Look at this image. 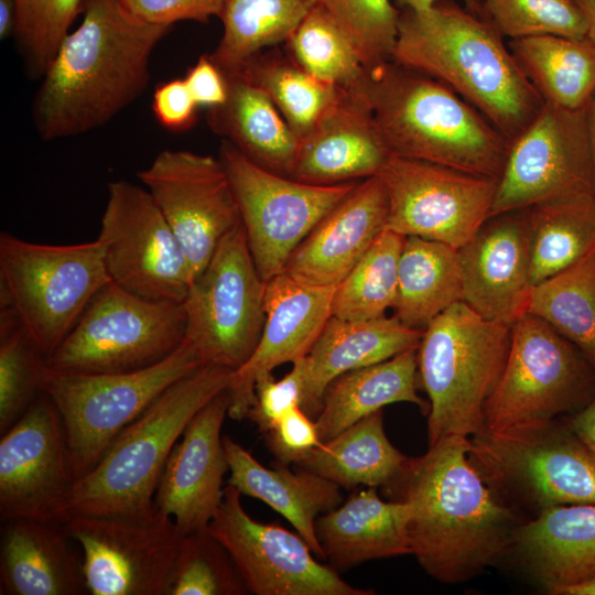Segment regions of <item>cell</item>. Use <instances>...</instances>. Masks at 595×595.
<instances>
[{
    "instance_id": "cell-54",
    "label": "cell",
    "mask_w": 595,
    "mask_h": 595,
    "mask_svg": "<svg viewBox=\"0 0 595 595\" xmlns=\"http://www.w3.org/2000/svg\"><path fill=\"white\" fill-rule=\"evenodd\" d=\"M439 0H397L399 9L405 8L414 11L426 10ZM464 6L472 12L483 17V0H462Z\"/></svg>"
},
{
    "instance_id": "cell-23",
    "label": "cell",
    "mask_w": 595,
    "mask_h": 595,
    "mask_svg": "<svg viewBox=\"0 0 595 595\" xmlns=\"http://www.w3.org/2000/svg\"><path fill=\"white\" fill-rule=\"evenodd\" d=\"M335 288L305 284L284 272L266 282L261 337L249 359L231 372L229 418H247L259 379L307 355L332 316Z\"/></svg>"
},
{
    "instance_id": "cell-53",
    "label": "cell",
    "mask_w": 595,
    "mask_h": 595,
    "mask_svg": "<svg viewBox=\"0 0 595 595\" xmlns=\"http://www.w3.org/2000/svg\"><path fill=\"white\" fill-rule=\"evenodd\" d=\"M17 22V8L14 0H0V37L8 39L13 35Z\"/></svg>"
},
{
    "instance_id": "cell-42",
    "label": "cell",
    "mask_w": 595,
    "mask_h": 595,
    "mask_svg": "<svg viewBox=\"0 0 595 595\" xmlns=\"http://www.w3.org/2000/svg\"><path fill=\"white\" fill-rule=\"evenodd\" d=\"M0 309V434H3L42 392L48 357L14 312L8 306Z\"/></svg>"
},
{
    "instance_id": "cell-4",
    "label": "cell",
    "mask_w": 595,
    "mask_h": 595,
    "mask_svg": "<svg viewBox=\"0 0 595 595\" xmlns=\"http://www.w3.org/2000/svg\"><path fill=\"white\" fill-rule=\"evenodd\" d=\"M232 370L201 366L162 392L110 443L99 461L76 479L54 521L76 516L148 519L167 457L193 416L228 388Z\"/></svg>"
},
{
    "instance_id": "cell-51",
    "label": "cell",
    "mask_w": 595,
    "mask_h": 595,
    "mask_svg": "<svg viewBox=\"0 0 595 595\" xmlns=\"http://www.w3.org/2000/svg\"><path fill=\"white\" fill-rule=\"evenodd\" d=\"M184 79L199 107L212 109L226 102L228 97L226 75L209 55H202L188 68Z\"/></svg>"
},
{
    "instance_id": "cell-12",
    "label": "cell",
    "mask_w": 595,
    "mask_h": 595,
    "mask_svg": "<svg viewBox=\"0 0 595 595\" xmlns=\"http://www.w3.org/2000/svg\"><path fill=\"white\" fill-rule=\"evenodd\" d=\"M218 158L237 201L250 253L266 282L284 272L298 246L359 182L304 183L257 165L224 139Z\"/></svg>"
},
{
    "instance_id": "cell-21",
    "label": "cell",
    "mask_w": 595,
    "mask_h": 595,
    "mask_svg": "<svg viewBox=\"0 0 595 595\" xmlns=\"http://www.w3.org/2000/svg\"><path fill=\"white\" fill-rule=\"evenodd\" d=\"M458 257L462 302L509 326L527 313L533 288L529 207L490 216Z\"/></svg>"
},
{
    "instance_id": "cell-25",
    "label": "cell",
    "mask_w": 595,
    "mask_h": 595,
    "mask_svg": "<svg viewBox=\"0 0 595 595\" xmlns=\"http://www.w3.org/2000/svg\"><path fill=\"white\" fill-rule=\"evenodd\" d=\"M392 153L376 125L367 93L340 90L300 139L292 178L334 185L379 175Z\"/></svg>"
},
{
    "instance_id": "cell-27",
    "label": "cell",
    "mask_w": 595,
    "mask_h": 595,
    "mask_svg": "<svg viewBox=\"0 0 595 595\" xmlns=\"http://www.w3.org/2000/svg\"><path fill=\"white\" fill-rule=\"evenodd\" d=\"M424 331L403 325L396 316L343 321L331 316L306 356L301 408L318 415L327 386L337 377L416 349Z\"/></svg>"
},
{
    "instance_id": "cell-28",
    "label": "cell",
    "mask_w": 595,
    "mask_h": 595,
    "mask_svg": "<svg viewBox=\"0 0 595 595\" xmlns=\"http://www.w3.org/2000/svg\"><path fill=\"white\" fill-rule=\"evenodd\" d=\"M408 519V504L383 500L376 487H367L321 515L315 531L329 566L347 570L370 560L411 554Z\"/></svg>"
},
{
    "instance_id": "cell-13",
    "label": "cell",
    "mask_w": 595,
    "mask_h": 595,
    "mask_svg": "<svg viewBox=\"0 0 595 595\" xmlns=\"http://www.w3.org/2000/svg\"><path fill=\"white\" fill-rule=\"evenodd\" d=\"M470 456L490 485L517 493L541 510L595 505V456L571 430L553 422L470 437Z\"/></svg>"
},
{
    "instance_id": "cell-3",
    "label": "cell",
    "mask_w": 595,
    "mask_h": 595,
    "mask_svg": "<svg viewBox=\"0 0 595 595\" xmlns=\"http://www.w3.org/2000/svg\"><path fill=\"white\" fill-rule=\"evenodd\" d=\"M391 61L446 84L509 141L543 106L498 31L454 0L401 8Z\"/></svg>"
},
{
    "instance_id": "cell-18",
    "label": "cell",
    "mask_w": 595,
    "mask_h": 595,
    "mask_svg": "<svg viewBox=\"0 0 595 595\" xmlns=\"http://www.w3.org/2000/svg\"><path fill=\"white\" fill-rule=\"evenodd\" d=\"M83 551L91 595H169L182 534L158 510L148 519L76 516L62 523Z\"/></svg>"
},
{
    "instance_id": "cell-46",
    "label": "cell",
    "mask_w": 595,
    "mask_h": 595,
    "mask_svg": "<svg viewBox=\"0 0 595 595\" xmlns=\"http://www.w3.org/2000/svg\"><path fill=\"white\" fill-rule=\"evenodd\" d=\"M483 18L509 41L538 35L586 36L585 20L574 0H483Z\"/></svg>"
},
{
    "instance_id": "cell-8",
    "label": "cell",
    "mask_w": 595,
    "mask_h": 595,
    "mask_svg": "<svg viewBox=\"0 0 595 595\" xmlns=\"http://www.w3.org/2000/svg\"><path fill=\"white\" fill-rule=\"evenodd\" d=\"M201 366L195 349L185 340L159 364L131 372L78 374L48 366L42 392L62 418L74 482L162 392Z\"/></svg>"
},
{
    "instance_id": "cell-31",
    "label": "cell",
    "mask_w": 595,
    "mask_h": 595,
    "mask_svg": "<svg viewBox=\"0 0 595 595\" xmlns=\"http://www.w3.org/2000/svg\"><path fill=\"white\" fill-rule=\"evenodd\" d=\"M225 75L228 97L208 109L210 129L257 165L291 177L300 138L260 87L240 73Z\"/></svg>"
},
{
    "instance_id": "cell-55",
    "label": "cell",
    "mask_w": 595,
    "mask_h": 595,
    "mask_svg": "<svg viewBox=\"0 0 595 595\" xmlns=\"http://www.w3.org/2000/svg\"><path fill=\"white\" fill-rule=\"evenodd\" d=\"M586 120L593 170V188L595 193V93L586 105Z\"/></svg>"
},
{
    "instance_id": "cell-5",
    "label": "cell",
    "mask_w": 595,
    "mask_h": 595,
    "mask_svg": "<svg viewBox=\"0 0 595 595\" xmlns=\"http://www.w3.org/2000/svg\"><path fill=\"white\" fill-rule=\"evenodd\" d=\"M367 95L393 155L498 181L509 140L446 84L389 61L369 73Z\"/></svg>"
},
{
    "instance_id": "cell-7",
    "label": "cell",
    "mask_w": 595,
    "mask_h": 595,
    "mask_svg": "<svg viewBox=\"0 0 595 595\" xmlns=\"http://www.w3.org/2000/svg\"><path fill=\"white\" fill-rule=\"evenodd\" d=\"M109 282L97 239L44 245L0 234V305L14 312L48 358Z\"/></svg>"
},
{
    "instance_id": "cell-52",
    "label": "cell",
    "mask_w": 595,
    "mask_h": 595,
    "mask_svg": "<svg viewBox=\"0 0 595 595\" xmlns=\"http://www.w3.org/2000/svg\"><path fill=\"white\" fill-rule=\"evenodd\" d=\"M570 428L595 456V398L571 420Z\"/></svg>"
},
{
    "instance_id": "cell-43",
    "label": "cell",
    "mask_w": 595,
    "mask_h": 595,
    "mask_svg": "<svg viewBox=\"0 0 595 595\" xmlns=\"http://www.w3.org/2000/svg\"><path fill=\"white\" fill-rule=\"evenodd\" d=\"M249 593L229 553L207 529L182 536L169 595Z\"/></svg>"
},
{
    "instance_id": "cell-17",
    "label": "cell",
    "mask_w": 595,
    "mask_h": 595,
    "mask_svg": "<svg viewBox=\"0 0 595 595\" xmlns=\"http://www.w3.org/2000/svg\"><path fill=\"white\" fill-rule=\"evenodd\" d=\"M585 192H594L586 107L571 110L543 102L509 141L490 216Z\"/></svg>"
},
{
    "instance_id": "cell-41",
    "label": "cell",
    "mask_w": 595,
    "mask_h": 595,
    "mask_svg": "<svg viewBox=\"0 0 595 595\" xmlns=\"http://www.w3.org/2000/svg\"><path fill=\"white\" fill-rule=\"evenodd\" d=\"M292 60L318 80L350 93H367L369 73L355 47L316 4L285 42Z\"/></svg>"
},
{
    "instance_id": "cell-6",
    "label": "cell",
    "mask_w": 595,
    "mask_h": 595,
    "mask_svg": "<svg viewBox=\"0 0 595 595\" xmlns=\"http://www.w3.org/2000/svg\"><path fill=\"white\" fill-rule=\"evenodd\" d=\"M511 326L484 318L457 302L424 329L418 377L429 397V445L483 430L484 410L504 371Z\"/></svg>"
},
{
    "instance_id": "cell-56",
    "label": "cell",
    "mask_w": 595,
    "mask_h": 595,
    "mask_svg": "<svg viewBox=\"0 0 595 595\" xmlns=\"http://www.w3.org/2000/svg\"><path fill=\"white\" fill-rule=\"evenodd\" d=\"M586 23V37L595 46V0H574Z\"/></svg>"
},
{
    "instance_id": "cell-36",
    "label": "cell",
    "mask_w": 595,
    "mask_h": 595,
    "mask_svg": "<svg viewBox=\"0 0 595 595\" xmlns=\"http://www.w3.org/2000/svg\"><path fill=\"white\" fill-rule=\"evenodd\" d=\"M529 225L534 286L595 251V193L536 204L529 207Z\"/></svg>"
},
{
    "instance_id": "cell-57",
    "label": "cell",
    "mask_w": 595,
    "mask_h": 595,
    "mask_svg": "<svg viewBox=\"0 0 595 595\" xmlns=\"http://www.w3.org/2000/svg\"><path fill=\"white\" fill-rule=\"evenodd\" d=\"M560 595H595V577L585 583L567 587Z\"/></svg>"
},
{
    "instance_id": "cell-2",
    "label": "cell",
    "mask_w": 595,
    "mask_h": 595,
    "mask_svg": "<svg viewBox=\"0 0 595 595\" xmlns=\"http://www.w3.org/2000/svg\"><path fill=\"white\" fill-rule=\"evenodd\" d=\"M32 105L41 139L76 137L112 120L147 88L151 56L171 25L143 22L119 0H84Z\"/></svg>"
},
{
    "instance_id": "cell-9",
    "label": "cell",
    "mask_w": 595,
    "mask_h": 595,
    "mask_svg": "<svg viewBox=\"0 0 595 595\" xmlns=\"http://www.w3.org/2000/svg\"><path fill=\"white\" fill-rule=\"evenodd\" d=\"M185 329L183 303L144 299L110 281L91 299L48 366L78 374L141 370L173 354Z\"/></svg>"
},
{
    "instance_id": "cell-35",
    "label": "cell",
    "mask_w": 595,
    "mask_h": 595,
    "mask_svg": "<svg viewBox=\"0 0 595 595\" xmlns=\"http://www.w3.org/2000/svg\"><path fill=\"white\" fill-rule=\"evenodd\" d=\"M407 458L387 437L379 410L321 442L295 465L353 489L386 485Z\"/></svg>"
},
{
    "instance_id": "cell-19",
    "label": "cell",
    "mask_w": 595,
    "mask_h": 595,
    "mask_svg": "<svg viewBox=\"0 0 595 595\" xmlns=\"http://www.w3.org/2000/svg\"><path fill=\"white\" fill-rule=\"evenodd\" d=\"M137 175L178 240L193 281L241 223L219 158L165 149Z\"/></svg>"
},
{
    "instance_id": "cell-33",
    "label": "cell",
    "mask_w": 595,
    "mask_h": 595,
    "mask_svg": "<svg viewBox=\"0 0 595 595\" xmlns=\"http://www.w3.org/2000/svg\"><path fill=\"white\" fill-rule=\"evenodd\" d=\"M461 301L458 249L415 236L404 237L393 316L410 328L424 331Z\"/></svg>"
},
{
    "instance_id": "cell-29",
    "label": "cell",
    "mask_w": 595,
    "mask_h": 595,
    "mask_svg": "<svg viewBox=\"0 0 595 595\" xmlns=\"http://www.w3.org/2000/svg\"><path fill=\"white\" fill-rule=\"evenodd\" d=\"M550 594L595 577V505H558L517 529L515 545Z\"/></svg>"
},
{
    "instance_id": "cell-26",
    "label": "cell",
    "mask_w": 595,
    "mask_h": 595,
    "mask_svg": "<svg viewBox=\"0 0 595 595\" xmlns=\"http://www.w3.org/2000/svg\"><path fill=\"white\" fill-rule=\"evenodd\" d=\"M0 594H87L83 565L62 523L33 518L3 521Z\"/></svg>"
},
{
    "instance_id": "cell-20",
    "label": "cell",
    "mask_w": 595,
    "mask_h": 595,
    "mask_svg": "<svg viewBox=\"0 0 595 595\" xmlns=\"http://www.w3.org/2000/svg\"><path fill=\"white\" fill-rule=\"evenodd\" d=\"M74 483L62 418L41 392L0 439V518L54 521Z\"/></svg>"
},
{
    "instance_id": "cell-48",
    "label": "cell",
    "mask_w": 595,
    "mask_h": 595,
    "mask_svg": "<svg viewBox=\"0 0 595 595\" xmlns=\"http://www.w3.org/2000/svg\"><path fill=\"white\" fill-rule=\"evenodd\" d=\"M134 18L152 24L171 25L180 21L208 23L223 17L229 0H119Z\"/></svg>"
},
{
    "instance_id": "cell-40",
    "label": "cell",
    "mask_w": 595,
    "mask_h": 595,
    "mask_svg": "<svg viewBox=\"0 0 595 595\" xmlns=\"http://www.w3.org/2000/svg\"><path fill=\"white\" fill-rule=\"evenodd\" d=\"M404 237L385 229L368 251L335 288L332 316L343 321H368L392 309L399 279Z\"/></svg>"
},
{
    "instance_id": "cell-39",
    "label": "cell",
    "mask_w": 595,
    "mask_h": 595,
    "mask_svg": "<svg viewBox=\"0 0 595 595\" xmlns=\"http://www.w3.org/2000/svg\"><path fill=\"white\" fill-rule=\"evenodd\" d=\"M236 73L268 95L300 139L316 125L342 90L313 77L292 58L280 55L259 53Z\"/></svg>"
},
{
    "instance_id": "cell-45",
    "label": "cell",
    "mask_w": 595,
    "mask_h": 595,
    "mask_svg": "<svg viewBox=\"0 0 595 595\" xmlns=\"http://www.w3.org/2000/svg\"><path fill=\"white\" fill-rule=\"evenodd\" d=\"M17 22L13 36L25 68L42 78L62 41L69 33L84 0H14Z\"/></svg>"
},
{
    "instance_id": "cell-1",
    "label": "cell",
    "mask_w": 595,
    "mask_h": 595,
    "mask_svg": "<svg viewBox=\"0 0 595 595\" xmlns=\"http://www.w3.org/2000/svg\"><path fill=\"white\" fill-rule=\"evenodd\" d=\"M408 504L411 554L441 583L466 582L515 545L519 524L470 456V437L440 439L382 486Z\"/></svg>"
},
{
    "instance_id": "cell-49",
    "label": "cell",
    "mask_w": 595,
    "mask_h": 595,
    "mask_svg": "<svg viewBox=\"0 0 595 595\" xmlns=\"http://www.w3.org/2000/svg\"><path fill=\"white\" fill-rule=\"evenodd\" d=\"M264 436L270 451L282 465L295 464L321 444L315 420L301 407L283 414Z\"/></svg>"
},
{
    "instance_id": "cell-32",
    "label": "cell",
    "mask_w": 595,
    "mask_h": 595,
    "mask_svg": "<svg viewBox=\"0 0 595 595\" xmlns=\"http://www.w3.org/2000/svg\"><path fill=\"white\" fill-rule=\"evenodd\" d=\"M416 349L334 379L324 392L322 409L315 418L321 442L391 403L410 402L429 412V403L416 393Z\"/></svg>"
},
{
    "instance_id": "cell-11",
    "label": "cell",
    "mask_w": 595,
    "mask_h": 595,
    "mask_svg": "<svg viewBox=\"0 0 595 595\" xmlns=\"http://www.w3.org/2000/svg\"><path fill=\"white\" fill-rule=\"evenodd\" d=\"M264 291L239 223L219 241L183 301L184 340L202 366L234 371L249 359L266 320Z\"/></svg>"
},
{
    "instance_id": "cell-38",
    "label": "cell",
    "mask_w": 595,
    "mask_h": 595,
    "mask_svg": "<svg viewBox=\"0 0 595 595\" xmlns=\"http://www.w3.org/2000/svg\"><path fill=\"white\" fill-rule=\"evenodd\" d=\"M527 313L548 323L595 368V251L536 284Z\"/></svg>"
},
{
    "instance_id": "cell-34",
    "label": "cell",
    "mask_w": 595,
    "mask_h": 595,
    "mask_svg": "<svg viewBox=\"0 0 595 595\" xmlns=\"http://www.w3.org/2000/svg\"><path fill=\"white\" fill-rule=\"evenodd\" d=\"M508 46L544 104L586 107L595 93V46L586 36L538 35L510 40Z\"/></svg>"
},
{
    "instance_id": "cell-22",
    "label": "cell",
    "mask_w": 595,
    "mask_h": 595,
    "mask_svg": "<svg viewBox=\"0 0 595 595\" xmlns=\"http://www.w3.org/2000/svg\"><path fill=\"white\" fill-rule=\"evenodd\" d=\"M229 403L227 388L193 416L161 475L155 507L173 519L182 536L206 529L223 501L229 463L220 433Z\"/></svg>"
},
{
    "instance_id": "cell-47",
    "label": "cell",
    "mask_w": 595,
    "mask_h": 595,
    "mask_svg": "<svg viewBox=\"0 0 595 595\" xmlns=\"http://www.w3.org/2000/svg\"><path fill=\"white\" fill-rule=\"evenodd\" d=\"M305 385L303 357L280 380L268 375L256 385L255 401L247 418L264 434L288 411L301 407Z\"/></svg>"
},
{
    "instance_id": "cell-30",
    "label": "cell",
    "mask_w": 595,
    "mask_h": 595,
    "mask_svg": "<svg viewBox=\"0 0 595 595\" xmlns=\"http://www.w3.org/2000/svg\"><path fill=\"white\" fill-rule=\"evenodd\" d=\"M229 463L228 484L241 495L257 498L283 516L306 541L314 555L325 560L315 531L316 519L343 502L339 486L306 469L286 465L268 468L229 436H223Z\"/></svg>"
},
{
    "instance_id": "cell-16",
    "label": "cell",
    "mask_w": 595,
    "mask_h": 595,
    "mask_svg": "<svg viewBox=\"0 0 595 595\" xmlns=\"http://www.w3.org/2000/svg\"><path fill=\"white\" fill-rule=\"evenodd\" d=\"M379 175L389 199L386 229L403 237L459 249L490 216L497 180L393 154Z\"/></svg>"
},
{
    "instance_id": "cell-10",
    "label": "cell",
    "mask_w": 595,
    "mask_h": 595,
    "mask_svg": "<svg viewBox=\"0 0 595 595\" xmlns=\"http://www.w3.org/2000/svg\"><path fill=\"white\" fill-rule=\"evenodd\" d=\"M592 368L548 323L524 313L511 326L507 361L486 402L483 430L505 433L553 422L591 394Z\"/></svg>"
},
{
    "instance_id": "cell-37",
    "label": "cell",
    "mask_w": 595,
    "mask_h": 595,
    "mask_svg": "<svg viewBox=\"0 0 595 595\" xmlns=\"http://www.w3.org/2000/svg\"><path fill=\"white\" fill-rule=\"evenodd\" d=\"M317 1L229 0L210 58L225 74L238 72L263 48L286 42Z\"/></svg>"
},
{
    "instance_id": "cell-44",
    "label": "cell",
    "mask_w": 595,
    "mask_h": 595,
    "mask_svg": "<svg viewBox=\"0 0 595 595\" xmlns=\"http://www.w3.org/2000/svg\"><path fill=\"white\" fill-rule=\"evenodd\" d=\"M355 47L368 73L391 61L400 9L390 0H318Z\"/></svg>"
},
{
    "instance_id": "cell-24",
    "label": "cell",
    "mask_w": 595,
    "mask_h": 595,
    "mask_svg": "<svg viewBox=\"0 0 595 595\" xmlns=\"http://www.w3.org/2000/svg\"><path fill=\"white\" fill-rule=\"evenodd\" d=\"M389 199L380 175L361 180L306 236L284 269L315 286H337L387 227Z\"/></svg>"
},
{
    "instance_id": "cell-15",
    "label": "cell",
    "mask_w": 595,
    "mask_h": 595,
    "mask_svg": "<svg viewBox=\"0 0 595 595\" xmlns=\"http://www.w3.org/2000/svg\"><path fill=\"white\" fill-rule=\"evenodd\" d=\"M227 550L250 593L256 595H371L320 563L298 533L278 523L251 518L241 493L228 484L223 501L206 528Z\"/></svg>"
},
{
    "instance_id": "cell-50",
    "label": "cell",
    "mask_w": 595,
    "mask_h": 595,
    "mask_svg": "<svg viewBox=\"0 0 595 595\" xmlns=\"http://www.w3.org/2000/svg\"><path fill=\"white\" fill-rule=\"evenodd\" d=\"M198 107L184 78L160 83L153 93V115L163 128L173 132L191 129Z\"/></svg>"
},
{
    "instance_id": "cell-14",
    "label": "cell",
    "mask_w": 595,
    "mask_h": 595,
    "mask_svg": "<svg viewBox=\"0 0 595 595\" xmlns=\"http://www.w3.org/2000/svg\"><path fill=\"white\" fill-rule=\"evenodd\" d=\"M110 281L144 299L183 303L191 272L170 225L145 187L108 183L96 238Z\"/></svg>"
}]
</instances>
